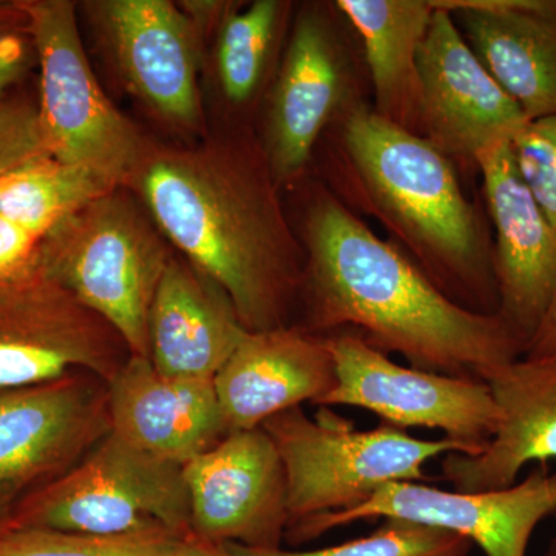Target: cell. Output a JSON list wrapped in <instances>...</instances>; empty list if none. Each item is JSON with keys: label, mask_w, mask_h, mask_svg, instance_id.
<instances>
[{"label": "cell", "mask_w": 556, "mask_h": 556, "mask_svg": "<svg viewBox=\"0 0 556 556\" xmlns=\"http://www.w3.org/2000/svg\"><path fill=\"white\" fill-rule=\"evenodd\" d=\"M300 241L306 265L299 327L306 331L350 329L387 356L401 354L409 367L485 383L525 357L503 318L445 295L331 189L314 190Z\"/></svg>", "instance_id": "1"}, {"label": "cell", "mask_w": 556, "mask_h": 556, "mask_svg": "<svg viewBox=\"0 0 556 556\" xmlns=\"http://www.w3.org/2000/svg\"><path fill=\"white\" fill-rule=\"evenodd\" d=\"M131 190L170 247L228 295L248 331L295 325L305 249L258 138L236 131L190 148L155 144Z\"/></svg>", "instance_id": "2"}, {"label": "cell", "mask_w": 556, "mask_h": 556, "mask_svg": "<svg viewBox=\"0 0 556 556\" xmlns=\"http://www.w3.org/2000/svg\"><path fill=\"white\" fill-rule=\"evenodd\" d=\"M331 129L332 192L386 226L450 299L497 314L493 243L455 163L426 138L380 118L367 102Z\"/></svg>", "instance_id": "3"}, {"label": "cell", "mask_w": 556, "mask_h": 556, "mask_svg": "<svg viewBox=\"0 0 556 556\" xmlns=\"http://www.w3.org/2000/svg\"><path fill=\"white\" fill-rule=\"evenodd\" d=\"M169 243L130 189H113L39 241L47 276L115 328L130 356L149 358L148 324Z\"/></svg>", "instance_id": "4"}, {"label": "cell", "mask_w": 556, "mask_h": 556, "mask_svg": "<svg viewBox=\"0 0 556 556\" xmlns=\"http://www.w3.org/2000/svg\"><path fill=\"white\" fill-rule=\"evenodd\" d=\"M285 468L289 526L351 510L391 482H430L427 464L464 448L447 438L428 441L380 424L357 430L321 407L309 417L295 407L263 424ZM288 530V529H287Z\"/></svg>", "instance_id": "5"}, {"label": "cell", "mask_w": 556, "mask_h": 556, "mask_svg": "<svg viewBox=\"0 0 556 556\" xmlns=\"http://www.w3.org/2000/svg\"><path fill=\"white\" fill-rule=\"evenodd\" d=\"M17 3L30 21L40 68V126L50 156L90 172L112 188L131 190L155 144L98 83L80 39L75 3Z\"/></svg>", "instance_id": "6"}, {"label": "cell", "mask_w": 556, "mask_h": 556, "mask_svg": "<svg viewBox=\"0 0 556 556\" xmlns=\"http://www.w3.org/2000/svg\"><path fill=\"white\" fill-rule=\"evenodd\" d=\"M16 529L94 536L192 535L182 466L149 455L110 431L78 466L17 507L7 527Z\"/></svg>", "instance_id": "7"}, {"label": "cell", "mask_w": 556, "mask_h": 556, "mask_svg": "<svg viewBox=\"0 0 556 556\" xmlns=\"http://www.w3.org/2000/svg\"><path fill=\"white\" fill-rule=\"evenodd\" d=\"M332 3H308L291 21L268 93L260 139L280 189L294 185L321 135L365 104L361 42Z\"/></svg>", "instance_id": "8"}, {"label": "cell", "mask_w": 556, "mask_h": 556, "mask_svg": "<svg viewBox=\"0 0 556 556\" xmlns=\"http://www.w3.org/2000/svg\"><path fill=\"white\" fill-rule=\"evenodd\" d=\"M324 339L334 361L336 386L320 407L368 409L401 430L442 431L467 456L484 452L500 422L489 383L402 367L350 329Z\"/></svg>", "instance_id": "9"}, {"label": "cell", "mask_w": 556, "mask_h": 556, "mask_svg": "<svg viewBox=\"0 0 556 556\" xmlns=\"http://www.w3.org/2000/svg\"><path fill=\"white\" fill-rule=\"evenodd\" d=\"M110 431L108 382L90 372L0 391V533L25 500L78 466Z\"/></svg>", "instance_id": "10"}, {"label": "cell", "mask_w": 556, "mask_h": 556, "mask_svg": "<svg viewBox=\"0 0 556 556\" xmlns=\"http://www.w3.org/2000/svg\"><path fill=\"white\" fill-rule=\"evenodd\" d=\"M129 357L115 328L40 265L0 287V391L78 371L109 382Z\"/></svg>", "instance_id": "11"}, {"label": "cell", "mask_w": 556, "mask_h": 556, "mask_svg": "<svg viewBox=\"0 0 556 556\" xmlns=\"http://www.w3.org/2000/svg\"><path fill=\"white\" fill-rule=\"evenodd\" d=\"M556 514V473L546 468L503 490L456 492L422 482H391L367 503L289 526L292 543H305L365 519H404L450 530L477 544L486 556H526L530 538Z\"/></svg>", "instance_id": "12"}, {"label": "cell", "mask_w": 556, "mask_h": 556, "mask_svg": "<svg viewBox=\"0 0 556 556\" xmlns=\"http://www.w3.org/2000/svg\"><path fill=\"white\" fill-rule=\"evenodd\" d=\"M87 10L131 97L172 129L199 134L201 35L189 14L169 0H100Z\"/></svg>", "instance_id": "13"}, {"label": "cell", "mask_w": 556, "mask_h": 556, "mask_svg": "<svg viewBox=\"0 0 556 556\" xmlns=\"http://www.w3.org/2000/svg\"><path fill=\"white\" fill-rule=\"evenodd\" d=\"M419 135L455 166L478 169L479 153L511 141L529 123L448 11L434 9L419 50Z\"/></svg>", "instance_id": "14"}, {"label": "cell", "mask_w": 556, "mask_h": 556, "mask_svg": "<svg viewBox=\"0 0 556 556\" xmlns=\"http://www.w3.org/2000/svg\"><path fill=\"white\" fill-rule=\"evenodd\" d=\"M190 526L201 540L280 547L289 525L287 478L263 428L236 431L182 467Z\"/></svg>", "instance_id": "15"}, {"label": "cell", "mask_w": 556, "mask_h": 556, "mask_svg": "<svg viewBox=\"0 0 556 556\" xmlns=\"http://www.w3.org/2000/svg\"><path fill=\"white\" fill-rule=\"evenodd\" d=\"M477 167L495 228L497 316L526 356L556 292V229L519 177L510 141L479 153Z\"/></svg>", "instance_id": "16"}, {"label": "cell", "mask_w": 556, "mask_h": 556, "mask_svg": "<svg viewBox=\"0 0 556 556\" xmlns=\"http://www.w3.org/2000/svg\"><path fill=\"white\" fill-rule=\"evenodd\" d=\"M334 386L324 336L299 325L248 331L214 379L229 433L262 428L305 402L318 405Z\"/></svg>", "instance_id": "17"}, {"label": "cell", "mask_w": 556, "mask_h": 556, "mask_svg": "<svg viewBox=\"0 0 556 556\" xmlns=\"http://www.w3.org/2000/svg\"><path fill=\"white\" fill-rule=\"evenodd\" d=\"M113 433L185 467L228 437L214 380L174 378L130 356L108 382Z\"/></svg>", "instance_id": "18"}, {"label": "cell", "mask_w": 556, "mask_h": 556, "mask_svg": "<svg viewBox=\"0 0 556 556\" xmlns=\"http://www.w3.org/2000/svg\"><path fill=\"white\" fill-rule=\"evenodd\" d=\"M527 121L556 115V0H431Z\"/></svg>", "instance_id": "19"}, {"label": "cell", "mask_w": 556, "mask_h": 556, "mask_svg": "<svg viewBox=\"0 0 556 556\" xmlns=\"http://www.w3.org/2000/svg\"><path fill=\"white\" fill-rule=\"evenodd\" d=\"M500 422L484 452L450 453L441 479L456 492H490L517 484L530 463L556 459V357H521L489 382Z\"/></svg>", "instance_id": "20"}, {"label": "cell", "mask_w": 556, "mask_h": 556, "mask_svg": "<svg viewBox=\"0 0 556 556\" xmlns=\"http://www.w3.org/2000/svg\"><path fill=\"white\" fill-rule=\"evenodd\" d=\"M247 332L228 295L172 255L149 313L153 367L174 378L214 380Z\"/></svg>", "instance_id": "21"}, {"label": "cell", "mask_w": 556, "mask_h": 556, "mask_svg": "<svg viewBox=\"0 0 556 556\" xmlns=\"http://www.w3.org/2000/svg\"><path fill=\"white\" fill-rule=\"evenodd\" d=\"M334 5L361 42L371 109L419 135V50L434 14L431 0H338Z\"/></svg>", "instance_id": "22"}, {"label": "cell", "mask_w": 556, "mask_h": 556, "mask_svg": "<svg viewBox=\"0 0 556 556\" xmlns=\"http://www.w3.org/2000/svg\"><path fill=\"white\" fill-rule=\"evenodd\" d=\"M291 11V2L255 0L247 9L230 10L219 24L215 73L230 108H252L269 90Z\"/></svg>", "instance_id": "23"}, {"label": "cell", "mask_w": 556, "mask_h": 556, "mask_svg": "<svg viewBox=\"0 0 556 556\" xmlns=\"http://www.w3.org/2000/svg\"><path fill=\"white\" fill-rule=\"evenodd\" d=\"M112 186L80 167L39 156L0 177V214L42 239Z\"/></svg>", "instance_id": "24"}, {"label": "cell", "mask_w": 556, "mask_h": 556, "mask_svg": "<svg viewBox=\"0 0 556 556\" xmlns=\"http://www.w3.org/2000/svg\"><path fill=\"white\" fill-rule=\"evenodd\" d=\"M233 556H471L473 544L467 538L404 519H383L367 536L316 551L291 552L226 544Z\"/></svg>", "instance_id": "25"}, {"label": "cell", "mask_w": 556, "mask_h": 556, "mask_svg": "<svg viewBox=\"0 0 556 556\" xmlns=\"http://www.w3.org/2000/svg\"><path fill=\"white\" fill-rule=\"evenodd\" d=\"M164 538L94 536L47 529L0 533V556H160Z\"/></svg>", "instance_id": "26"}, {"label": "cell", "mask_w": 556, "mask_h": 556, "mask_svg": "<svg viewBox=\"0 0 556 556\" xmlns=\"http://www.w3.org/2000/svg\"><path fill=\"white\" fill-rule=\"evenodd\" d=\"M510 148L519 177L556 229V115L529 121Z\"/></svg>", "instance_id": "27"}, {"label": "cell", "mask_w": 556, "mask_h": 556, "mask_svg": "<svg viewBox=\"0 0 556 556\" xmlns=\"http://www.w3.org/2000/svg\"><path fill=\"white\" fill-rule=\"evenodd\" d=\"M46 155L50 153L38 105L20 100L0 102V177Z\"/></svg>", "instance_id": "28"}, {"label": "cell", "mask_w": 556, "mask_h": 556, "mask_svg": "<svg viewBox=\"0 0 556 556\" xmlns=\"http://www.w3.org/2000/svg\"><path fill=\"white\" fill-rule=\"evenodd\" d=\"M36 56L30 21L17 0L0 2V102Z\"/></svg>", "instance_id": "29"}, {"label": "cell", "mask_w": 556, "mask_h": 556, "mask_svg": "<svg viewBox=\"0 0 556 556\" xmlns=\"http://www.w3.org/2000/svg\"><path fill=\"white\" fill-rule=\"evenodd\" d=\"M39 237L0 214V287L38 268Z\"/></svg>", "instance_id": "30"}, {"label": "cell", "mask_w": 556, "mask_h": 556, "mask_svg": "<svg viewBox=\"0 0 556 556\" xmlns=\"http://www.w3.org/2000/svg\"><path fill=\"white\" fill-rule=\"evenodd\" d=\"M160 556H233L226 544L211 543L193 535L164 538Z\"/></svg>", "instance_id": "31"}, {"label": "cell", "mask_w": 556, "mask_h": 556, "mask_svg": "<svg viewBox=\"0 0 556 556\" xmlns=\"http://www.w3.org/2000/svg\"><path fill=\"white\" fill-rule=\"evenodd\" d=\"M525 357H556V292Z\"/></svg>", "instance_id": "32"}, {"label": "cell", "mask_w": 556, "mask_h": 556, "mask_svg": "<svg viewBox=\"0 0 556 556\" xmlns=\"http://www.w3.org/2000/svg\"><path fill=\"white\" fill-rule=\"evenodd\" d=\"M541 556H556V536L548 543L546 551Z\"/></svg>", "instance_id": "33"}]
</instances>
